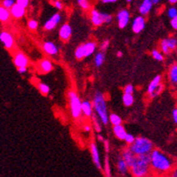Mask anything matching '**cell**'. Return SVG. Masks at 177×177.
<instances>
[{"label": "cell", "mask_w": 177, "mask_h": 177, "mask_svg": "<svg viewBox=\"0 0 177 177\" xmlns=\"http://www.w3.org/2000/svg\"><path fill=\"white\" fill-rule=\"evenodd\" d=\"M176 162L165 153L155 148L150 154V165L154 175L167 176Z\"/></svg>", "instance_id": "cell-1"}, {"label": "cell", "mask_w": 177, "mask_h": 177, "mask_svg": "<svg viewBox=\"0 0 177 177\" xmlns=\"http://www.w3.org/2000/svg\"><path fill=\"white\" fill-rule=\"evenodd\" d=\"M133 177H148L151 175L152 169L150 165V155H135V159L129 168Z\"/></svg>", "instance_id": "cell-2"}, {"label": "cell", "mask_w": 177, "mask_h": 177, "mask_svg": "<svg viewBox=\"0 0 177 177\" xmlns=\"http://www.w3.org/2000/svg\"><path fill=\"white\" fill-rule=\"evenodd\" d=\"M93 108L98 114L99 118H101V122L104 125H108L110 122V116L108 115V109H107V102L105 95L101 91H96L93 97Z\"/></svg>", "instance_id": "cell-3"}, {"label": "cell", "mask_w": 177, "mask_h": 177, "mask_svg": "<svg viewBox=\"0 0 177 177\" xmlns=\"http://www.w3.org/2000/svg\"><path fill=\"white\" fill-rule=\"evenodd\" d=\"M128 147L136 156L150 155L154 150V145L151 142V140L143 136L135 137V142Z\"/></svg>", "instance_id": "cell-4"}, {"label": "cell", "mask_w": 177, "mask_h": 177, "mask_svg": "<svg viewBox=\"0 0 177 177\" xmlns=\"http://www.w3.org/2000/svg\"><path fill=\"white\" fill-rule=\"evenodd\" d=\"M69 97V103H70V109L71 116L74 119H78L81 116L82 109H81V104L82 102L80 100V97L74 91H71L68 93Z\"/></svg>", "instance_id": "cell-5"}, {"label": "cell", "mask_w": 177, "mask_h": 177, "mask_svg": "<svg viewBox=\"0 0 177 177\" xmlns=\"http://www.w3.org/2000/svg\"><path fill=\"white\" fill-rule=\"evenodd\" d=\"M96 47H97V43L93 42V41H90V42L82 43L76 48L75 52H74L75 57L78 60L82 59L84 57H88V56L91 55L95 52Z\"/></svg>", "instance_id": "cell-6"}, {"label": "cell", "mask_w": 177, "mask_h": 177, "mask_svg": "<svg viewBox=\"0 0 177 177\" xmlns=\"http://www.w3.org/2000/svg\"><path fill=\"white\" fill-rule=\"evenodd\" d=\"M117 19H118V24L119 28H125L126 25H128L129 19H130V14L127 9H121L118 11L117 14Z\"/></svg>", "instance_id": "cell-7"}, {"label": "cell", "mask_w": 177, "mask_h": 177, "mask_svg": "<svg viewBox=\"0 0 177 177\" xmlns=\"http://www.w3.org/2000/svg\"><path fill=\"white\" fill-rule=\"evenodd\" d=\"M0 41L4 43L5 48H7V50H11L15 45L14 37L7 31H3L0 33Z\"/></svg>", "instance_id": "cell-8"}, {"label": "cell", "mask_w": 177, "mask_h": 177, "mask_svg": "<svg viewBox=\"0 0 177 177\" xmlns=\"http://www.w3.org/2000/svg\"><path fill=\"white\" fill-rule=\"evenodd\" d=\"M14 63L17 69L19 68H27L29 64V60L23 52H17L14 56Z\"/></svg>", "instance_id": "cell-9"}, {"label": "cell", "mask_w": 177, "mask_h": 177, "mask_svg": "<svg viewBox=\"0 0 177 177\" xmlns=\"http://www.w3.org/2000/svg\"><path fill=\"white\" fill-rule=\"evenodd\" d=\"M61 16L60 15L59 13H56V14L52 15L50 19L48 21H46L44 25H43L44 30L51 31V30L54 29L57 26V25L61 22Z\"/></svg>", "instance_id": "cell-10"}, {"label": "cell", "mask_w": 177, "mask_h": 177, "mask_svg": "<svg viewBox=\"0 0 177 177\" xmlns=\"http://www.w3.org/2000/svg\"><path fill=\"white\" fill-rule=\"evenodd\" d=\"M90 149H91V153L93 163H94L95 166L99 169V170H102L101 158H100V153H99V150H98L97 145L94 143V142H91V145H90Z\"/></svg>", "instance_id": "cell-11"}, {"label": "cell", "mask_w": 177, "mask_h": 177, "mask_svg": "<svg viewBox=\"0 0 177 177\" xmlns=\"http://www.w3.org/2000/svg\"><path fill=\"white\" fill-rule=\"evenodd\" d=\"M121 157L125 160V162L127 164V165H128L129 168L132 166V165H133V163H134V161L135 159V155H134V153L130 150L129 147H126V148H124L122 150V152H121Z\"/></svg>", "instance_id": "cell-12"}, {"label": "cell", "mask_w": 177, "mask_h": 177, "mask_svg": "<svg viewBox=\"0 0 177 177\" xmlns=\"http://www.w3.org/2000/svg\"><path fill=\"white\" fill-rule=\"evenodd\" d=\"M145 20L142 16L136 17L133 21V25H132V31L135 34H139L140 32H142L145 28Z\"/></svg>", "instance_id": "cell-13"}, {"label": "cell", "mask_w": 177, "mask_h": 177, "mask_svg": "<svg viewBox=\"0 0 177 177\" xmlns=\"http://www.w3.org/2000/svg\"><path fill=\"white\" fill-rule=\"evenodd\" d=\"M162 77L160 75L155 76L153 80L151 81V82L148 85V88H147V93L149 95V97L152 96L154 93L155 92V91L160 87L162 85Z\"/></svg>", "instance_id": "cell-14"}, {"label": "cell", "mask_w": 177, "mask_h": 177, "mask_svg": "<svg viewBox=\"0 0 177 177\" xmlns=\"http://www.w3.org/2000/svg\"><path fill=\"white\" fill-rule=\"evenodd\" d=\"M52 63L48 59H42L37 63V70L42 73H48L52 70Z\"/></svg>", "instance_id": "cell-15"}, {"label": "cell", "mask_w": 177, "mask_h": 177, "mask_svg": "<svg viewBox=\"0 0 177 177\" xmlns=\"http://www.w3.org/2000/svg\"><path fill=\"white\" fill-rule=\"evenodd\" d=\"M71 33H72V30H71V25L69 24H64L61 25L59 31L60 38L62 41H68L71 36Z\"/></svg>", "instance_id": "cell-16"}, {"label": "cell", "mask_w": 177, "mask_h": 177, "mask_svg": "<svg viewBox=\"0 0 177 177\" xmlns=\"http://www.w3.org/2000/svg\"><path fill=\"white\" fill-rule=\"evenodd\" d=\"M91 20L95 26H101L104 24L103 18L101 16V12L98 11L97 9H91Z\"/></svg>", "instance_id": "cell-17"}, {"label": "cell", "mask_w": 177, "mask_h": 177, "mask_svg": "<svg viewBox=\"0 0 177 177\" xmlns=\"http://www.w3.org/2000/svg\"><path fill=\"white\" fill-rule=\"evenodd\" d=\"M42 49L44 51L45 53L49 55H56L58 53V47L56 46L55 43L52 42H45L42 44Z\"/></svg>", "instance_id": "cell-18"}, {"label": "cell", "mask_w": 177, "mask_h": 177, "mask_svg": "<svg viewBox=\"0 0 177 177\" xmlns=\"http://www.w3.org/2000/svg\"><path fill=\"white\" fill-rule=\"evenodd\" d=\"M10 13L11 16L16 18V19H20L25 16V8H24L23 7L19 6L18 4H15V6L10 9Z\"/></svg>", "instance_id": "cell-19"}, {"label": "cell", "mask_w": 177, "mask_h": 177, "mask_svg": "<svg viewBox=\"0 0 177 177\" xmlns=\"http://www.w3.org/2000/svg\"><path fill=\"white\" fill-rule=\"evenodd\" d=\"M153 6H154V4H153L152 0H144L138 8V11L142 16H146L151 11Z\"/></svg>", "instance_id": "cell-20"}, {"label": "cell", "mask_w": 177, "mask_h": 177, "mask_svg": "<svg viewBox=\"0 0 177 177\" xmlns=\"http://www.w3.org/2000/svg\"><path fill=\"white\" fill-rule=\"evenodd\" d=\"M81 109H82V113L84 114L86 117L88 118H91L93 115V104L91 102H90L89 101H82V104H81Z\"/></svg>", "instance_id": "cell-21"}, {"label": "cell", "mask_w": 177, "mask_h": 177, "mask_svg": "<svg viewBox=\"0 0 177 177\" xmlns=\"http://www.w3.org/2000/svg\"><path fill=\"white\" fill-rule=\"evenodd\" d=\"M113 132L114 135H116V137L118 138L119 140H125L127 133L126 132V129L124 128V126H113Z\"/></svg>", "instance_id": "cell-22"}, {"label": "cell", "mask_w": 177, "mask_h": 177, "mask_svg": "<svg viewBox=\"0 0 177 177\" xmlns=\"http://www.w3.org/2000/svg\"><path fill=\"white\" fill-rule=\"evenodd\" d=\"M169 80L173 85H177V63L173 64L169 70Z\"/></svg>", "instance_id": "cell-23"}, {"label": "cell", "mask_w": 177, "mask_h": 177, "mask_svg": "<svg viewBox=\"0 0 177 177\" xmlns=\"http://www.w3.org/2000/svg\"><path fill=\"white\" fill-rule=\"evenodd\" d=\"M117 167H118V172L121 175H126V173L129 171V167H128L127 164H126L125 160L121 156L118 157V162H117Z\"/></svg>", "instance_id": "cell-24"}, {"label": "cell", "mask_w": 177, "mask_h": 177, "mask_svg": "<svg viewBox=\"0 0 177 177\" xmlns=\"http://www.w3.org/2000/svg\"><path fill=\"white\" fill-rule=\"evenodd\" d=\"M10 16H11L10 10L5 8L4 7L1 6V7H0V21H1L2 23L7 22L9 19H10Z\"/></svg>", "instance_id": "cell-25"}, {"label": "cell", "mask_w": 177, "mask_h": 177, "mask_svg": "<svg viewBox=\"0 0 177 177\" xmlns=\"http://www.w3.org/2000/svg\"><path fill=\"white\" fill-rule=\"evenodd\" d=\"M110 121L114 126L122 125V118L115 113H111L110 115Z\"/></svg>", "instance_id": "cell-26"}, {"label": "cell", "mask_w": 177, "mask_h": 177, "mask_svg": "<svg viewBox=\"0 0 177 177\" xmlns=\"http://www.w3.org/2000/svg\"><path fill=\"white\" fill-rule=\"evenodd\" d=\"M95 65L97 66V67H101V65L103 64V62H104V61H105V54H104V52H98L96 55H95Z\"/></svg>", "instance_id": "cell-27"}, {"label": "cell", "mask_w": 177, "mask_h": 177, "mask_svg": "<svg viewBox=\"0 0 177 177\" xmlns=\"http://www.w3.org/2000/svg\"><path fill=\"white\" fill-rule=\"evenodd\" d=\"M104 175L106 177H111V167L110 165V159L109 156H105V162H104Z\"/></svg>", "instance_id": "cell-28"}, {"label": "cell", "mask_w": 177, "mask_h": 177, "mask_svg": "<svg viewBox=\"0 0 177 177\" xmlns=\"http://www.w3.org/2000/svg\"><path fill=\"white\" fill-rule=\"evenodd\" d=\"M123 103L126 107H129L134 103V97L133 94H124L123 95Z\"/></svg>", "instance_id": "cell-29"}, {"label": "cell", "mask_w": 177, "mask_h": 177, "mask_svg": "<svg viewBox=\"0 0 177 177\" xmlns=\"http://www.w3.org/2000/svg\"><path fill=\"white\" fill-rule=\"evenodd\" d=\"M165 42L166 44L168 46V48L170 51L175 50L176 49L177 47V39L175 37H168V38H165Z\"/></svg>", "instance_id": "cell-30"}, {"label": "cell", "mask_w": 177, "mask_h": 177, "mask_svg": "<svg viewBox=\"0 0 177 177\" xmlns=\"http://www.w3.org/2000/svg\"><path fill=\"white\" fill-rule=\"evenodd\" d=\"M91 120H92V124L93 126H94V129L96 130V132L100 133L101 131V124H100L99 118L97 117V114H94V113H93L92 117H91Z\"/></svg>", "instance_id": "cell-31"}, {"label": "cell", "mask_w": 177, "mask_h": 177, "mask_svg": "<svg viewBox=\"0 0 177 177\" xmlns=\"http://www.w3.org/2000/svg\"><path fill=\"white\" fill-rule=\"evenodd\" d=\"M37 87H38V90H39V91L42 93V95H48L49 92H50V88H49V86L47 84H44V83H42V82H39L38 85H37Z\"/></svg>", "instance_id": "cell-32"}, {"label": "cell", "mask_w": 177, "mask_h": 177, "mask_svg": "<svg viewBox=\"0 0 177 177\" xmlns=\"http://www.w3.org/2000/svg\"><path fill=\"white\" fill-rule=\"evenodd\" d=\"M151 54L152 57L155 60H156L158 61H164V54L162 53V52H160V51L155 49V50H153L151 52Z\"/></svg>", "instance_id": "cell-33"}, {"label": "cell", "mask_w": 177, "mask_h": 177, "mask_svg": "<svg viewBox=\"0 0 177 177\" xmlns=\"http://www.w3.org/2000/svg\"><path fill=\"white\" fill-rule=\"evenodd\" d=\"M77 3H78V5L83 10H86V11L91 10V3L89 1H87V0H78Z\"/></svg>", "instance_id": "cell-34"}, {"label": "cell", "mask_w": 177, "mask_h": 177, "mask_svg": "<svg viewBox=\"0 0 177 177\" xmlns=\"http://www.w3.org/2000/svg\"><path fill=\"white\" fill-rule=\"evenodd\" d=\"M159 46H160V50L161 52H163V54H169V53H170L171 51H170L168 46H167V44H166L165 39H163V40L161 41Z\"/></svg>", "instance_id": "cell-35"}, {"label": "cell", "mask_w": 177, "mask_h": 177, "mask_svg": "<svg viewBox=\"0 0 177 177\" xmlns=\"http://www.w3.org/2000/svg\"><path fill=\"white\" fill-rule=\"evenodd\" d=\"M16 3L17 2H15L14 0H4V1H2V7H4L5 8L10 10L15 6Z\"/></svg>", "instance_id": "cell-36"}, {"label": "cell", "mask_w": 177, "mask_h": 177, "mask_svg": "<svg viewBox=\"0 0 177 177\" xmlns=\"http://www.w3.org/2000/svg\"><path fill=\"white\" fill-rule=\"evenodd\" d=\"M28 27H29V29L30 30H36L37 29V27H38V23H37V21L36 20H34V19H30L29 21H28Z\"/></svg>", "instance_id": "cell-37"}, {"label": "cell", "mask_w": 177, "mask_h": 177, "mask_svg": "<svg viewBox=\"0 0 177 177\" xmlns=\"http://www.w3.org/2000/svg\"><path fill=\"white\" fill-rule=\"evenodd\" d=\"M167 15H168V17L171 18V19H173V18H175V17H177V8L176 7H170L168 9V11H167Z\"/></svg>", "instance_id": "cell-38"}, {"label": "cell", "mask_w": 177, "mask_h": 177, "mask_svg": "<svg viewBox=\"0 0 177 177\" xmlns=\"http://www.w3.org/2000/svg\"><path fill=\"white\" fill-rule=\"evenodd\" d=\"M101 16H102L104 23H106V24L110 23L112 21V19H113V17L111 15H110V14H108V13H102L101 12Z\"/></svg>", "instance_id": "cell-39"}, {"label": "cell", "mask_w": 177, "mask_h": 177, "mask_svg": "<svg viewBox=\"0 0 177 177\" xmlns=\"http://www.w3.org/2000/svg\"><path fill=\"white\" fill-rule=\"evenodd\" d=\"M135 137L134 136V135L127 133V135H126V138H125V140H124V141H126V143L128 144L129 145H131L132 144L135 142Z\"/></svg>", "instance_id": "cell-40"}, {"label": "cell", "mask_w": 177, "mask_h": 177, "mask_svg": "<svg viewBox=\"0 0 177 177\" xmlns=\"http://www.w3.org/2000/svg\"><path fill=\"white\" fill-rule=\"evenodd\" d=\"M134 92V86L131 84H127L124 88V94H133Z\"/></svg>", "instance_id": "cell-41"}, {"label": "cell", "mask_w": 177, "mask_h": 177, "mask_svg": "<svg viewBox=\"0 0 177 177\" xmlns=\"http://www.w3.org/2000/svg\"><path fill=\"white\" fill-rule=\"evenodd\" d=\"M109 45H110V41L109 40H105L104 42H101V52H105V51L108 49V47H109Z\"/></svg>", "instance_id": "cell-42"}, {"label": "cell", "mask_w": 177, "mask_h": 177, "mask_svg": "<svg viewBox=\"0 0 177 177\" xmlns=\"http://www.w3.org/2000/svg\"><path fill=\"white\" fill-rule=\"evenodd\" d=\"M17 4H18L21 7H23L24 8H26L29 6V1L28 0H17Z\"/></svg>", "instance_id": "cell-43"}, {"label": "cell", "mask_w": 177, "mask_h": 177, "mask_svg": "<svg viewBox=\"0 0 177 177\" xmlns=\"http://www.w3.org/2000/svg\"><path fill=\"white\" fill-rule=\"evenodd\" d=\"M167 177H177V162L176 164H175V165L174 166V168L172 169V171L169 173Z\"/></svg>", "instance_id": "cell-44"}, {"label": "cell", "mask_w": 177, "mask_h": 177, "mask_svg": "<svg viewBox=\"0 0 177 177\" xmlns=\"http://www.w3.org/2000/svg\"><path fill=\"white\" fill-rule=\"evenodd\" d=\"M52 4H53V6H54L56 8L60 9V10H61L62 7H63V5H62V3H61V1H54Z\"/></svg>", "instance_id": "cell-45"}, {"label": "cell", "mask_w": 177, "mask_h": 177, "mask_svg": "<svg viewBox=\"0 0 177 177\" xmlns=\"http://www.w3.org/2000/svg\"><path fill=\"white\" fill-rule=\"evenodd\" d=\"M171 25L175 30H177V17L171 19Z\"/></svg>", "instance_id": "cell-46"}, {"label": "cell", "mask_w": 177, "mask_h": 177, "mask_svg": "<svg viewBox=\"0 0 177 177\" xmlns=\"http://www.w3.org/2000/svg\"><path fill=\"white\" fill-rule=\"evenodd\" d=\"M104 147H105V151L108 154L110 152V141L107 139H105V141H104Z\"/></svg>", "instance_id": "cell-47"}, {"label": "cell", "mask_w": 177, "mask_h": 177, "mask_svg": "<svg viewBox=\"0 0 177 177\" xmlns=\"http://www.w3.org/2000/svg\"><path fill=\"white\" fill-rule=\"evenodd\" d=\"M173 118H174L175 123L177 124V108L174 109V110H173Z\"/></svg>", "instance_id": "cell-48"}, {"label": "cell", "mask_w": 177, "mask_h": 177, "mask_svg": "<svg viewBox=\"0 0 177 177\" xmlns=\"http://www.w3.org/2000/svg\"><path fill=\"white\" fill-rule=\"evenodd\" d=\"M17 71H18V72L19 73H21V74H24L26 72V71H27V68H19V69H17Z\"/></svg>", "instance_id": "cell-49"}, {"label": "cell", "mask_w": 177, "mask_h": 177, "mask_svg": "<svg viewBox=\"0 0 177 177\" xmlns=\"http://www.w3.org/2000/svg\"><path fill=\"white\" fill-rule=\"evenodd\" d=\"M83 129H84V131H86V132H91V126L87 124V125H84Z\"/></svg>", "instance_id": "cell-50"}, {"label": "cell", "mask_w": 177, "mask_h": 177, "mask_svg": "<svg viewBox=\"0 0 177 177\" xmlns=\"http://www.w3.org/2000/svg\"><path fill=\"white\" fill-rule=\"evenodd\" d=\"M117 0H102L103 4H110V3H116Z\"/></svg>", "instance_id": "cell-51"}, {"label": "cell", "mask_w": 177, "mask_h": 177, "mask_svg": "<svg viewBox=\"0 0 177 177\" xmlns=\"http://www.w3.org/2000/svg\"><path fill=\"white\" fill-rule=\"evenodd\" d=\"M97 137H98V140H99V141H101V142H104V141H105L104 137H103V136H102L101 134H100V135H98V136H97Z\"/></svg>", "instance_id": "cell-52"}, {"label": "cell", "mask_w": 177, "mask_h": 177, "mask_svg": "<svg viewBox=\"0 0 177 177\" xmlns=\"http://www.w3.org/2000/svg\"><path fill=\"white\" fill-rule=\"evenodd\" d=\"M122 55H123L122 52H120V51H119V52H117V56H118V57H122Z\"/></svg>", "instance_id": "cell-53"}, {"label": "cell", "mask_w": 177, "mask_h": 177, "mask_svg": "<svg viewBox=\"0 0 177 177\" xmlns=\"http://www.w3.org/2000/svg\"><path fill=\"white\" fill-rule=\"evenodd\" d=\"M148 177H167V176H162V175H154V174H152L151 175Z\"/></svg>", "instance_id": "cell-54"}, {"label": "cell", "mask_w": 177, "mask_h": 177, "mask_svg": "<svg viewBox=\"0 0 177 177\" xmlns=\"http://www.w3.org/2000/svg\"><path fill=\"white\" fill-rule=\"evenodd\" d=\"M152 1H153V4H154V5H156V4H158V3H159V1H158V0H152Z\"/></svg>", "instance_id": "cell-55"}, {"label": "cell", "mask_w": 177, "mask_h": 177, "mask_svg": "<svg viewBox=\"0 0 177 177\" xmlns=\"http://www.w3.org/2000/svg\"><path fill=\"white\" fill-rule=\"evenodd\" d=\"M169 3H171V4H175V3H177V0H170Z\"/></svg>", "instance_id": "cell-56"}, {"label": "cell", "mask_w": 177, "mask_h": 177, "mask_svg": "<svg viewBox=\"0 0 177 177\" xmlns=\"http://www.w3.org/2000/svg\"><path fill=\"white\" fill-rule=\"evenodd\" d=\"M176 53H177V49H176Z\"/></svg>", "instance_id": "cell-57"}]
</instances>
